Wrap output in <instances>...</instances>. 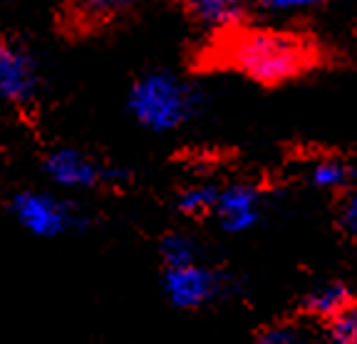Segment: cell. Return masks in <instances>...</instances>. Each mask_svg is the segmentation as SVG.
<instances>
[{"mask_svg":"<svg viewBox=\"0 0 357 344\" xmlns=\"http://www.w3.org/2000/svg\"><path fill=\"white\" fill-rule=\"evenodd\" d=\"M330 344H357V302L325 322Z\"/></svg>","mask_w":357,"mask_h":344,"instance_id":"obj_14","label":"cell"},{"mask_svg":"<svg viewBox=\"0 0 357 344\" xmlns=\"http://www.w3.org/2000/svg\"><path fill=\"white\" fill-rule=\"evenodd\" d=\"M266 213V196L251 181H234L223 183L221 198H218L216 213L211 221L223 233L229 235H243L251 233L253 228L263 221Z\"/></svg>","mask_w":357,"mask_h":344,"instance_id":"obj_7","label":"cell"},{"mask_svg":"<svg viewBox=\"0 0 357 344\" xmlns=\"http://www.w3.org/2000/svg\"><path fill=\"white\" fill-rule=\"evenodd\" d=\"M8 213L28 235L57 240L82 233L92 226V216L70 194L57 189H20L8 198Z\"/></svg>","mask_w":357,"mask_h":344,"instance_id":"obj_4","label":"cell"},{"mask_svg":"<svg viewBox=\"0 0 357 344\" xmlns=\"http://www.w3.org/2000/svg\"><path fill=\"white\" fill-rule=\"evenodd\" d=\"M43 95L40 62L22 42L6 38L0 47V102L15 109H33Z\"/></svg>","mask_w":357,"mask_h":344,"instance_id":"obj_6","label":"cell"},{"mask_svg":"<svg viewBox=\"0 0 357 344\" xmlns=\"http://www.w3.org/2000/svg\"><path fill=\"white\" fill-rule=\"evenodd\" d=\"M357 302L355 290L342 280H325V283L310 288L301 300V310L307 317L330 322L333 317H337L342 310Z\"/></svg>","mask_w":357,"mask_h":344,"instance_id":"obj_9","label":"cell"},{"mask_svg":"<svg viewBox=\"0 0 357 344\" xmlns=\"http://www.w3.org/2000/svg\"><path fill=\"white\" fill-rule=\"evenodd\" d=\"M184 6L199 28L226 35L248 25L253 0H184Z\"/></svg>","mask_w":357,"mask_h":344,"instance_id":"obj_8","label":"cell"},{"mask_svg":"<svg viewBox=\"0 0 357 344\" xmlns=\"http://www.w3.org/2000/svg\"><path fill=\"white\" fill-rule=\"evenodd\" d=\"M40 171L52 189L62 194H87V191H114L132 183L134 171L124 164L109 162L105 156L79 146H52L40 159Z\"/></svg>","mask_w":357,"mask_h":344,"instance_id":"obj_3","label":"cell"},{"mask_svg":"<svg viewBox=\"0 0 357 344\" xmlns=\"http://www.w3.org/2000/svg\"><path fill=\"white\" fill-rule=\"evenodd\" d=\"M337 221H340V228L345 230V233H350L357 238V181L342 194L340 216H337Z\"/></svg>","mask_w":357,"mask_h":344,"instance_id":"obj_17","label":"cell"},{"mask_svg":"<svg viewBox=\"0 0 357 344\" xmlns=\"http://www.w3.org/2000/svg\"><path fill=\"white\" fill-rule=\"evenodd\" d=\"M223 65L261 87H278L303 77L318 65V47L290 30L243 25L221 38Z\"/></svg>","mask_w":357,"mask_h":344,"instance_id":"obj_1","label":"cell"},{"mask_svg":"<svg viewBox=\"0 0 357 344\" xmlns=\"http://www.w3.org/2000/svg\"><path fill=\"white\" fill-rule=\"evenodd\" d=\"M256 8L271 15H303L328 6L330 0H253Z\"/></svg>","mask_w":357,"mask_h":344,"instance_id":"obj_16","label":"cell"},{"mask_svg":"<svg viewBox=\"0 0 357 344\" xmlns=\"http://www.w3.org/2000/svg\"><path fill=\"white\" fill-rule=\"evenodd\" d=\"M3 42H6V35H0V47H3Z\"/></svg>","mask_w":357,"mask_h":344,"instance_id":"obj_18","label":"cell"},{"mask_svg":"<svg viewBox=\"0 0 357 344\" xmlns=\"http://www.w3.org/2000/svg\"><path fill=\"white\" fill-rule=\"evenodd\" d=\"M248 344H303V329L296 322H273L258 329Z\"/></svg>","mask_w":357,"mask_h":344,"instance_id":"obj_15","label":"cell"},{"mask_svg":"<svg viewBox=\"0 0 357 344\" xmlns=\"http://www.w3.org/2000/svg\"><path fill=\"white\" fill-rule=\"evenodd\" d=\"M142 6V0H67V17L82 30H97L117 22Z\"/></svg>","mask_w":357,"mask_h":344,"instance_id":"obj_10","label":"cell"},{"mask_svg":"<svg viewBox=\"0 0 357 344\" xmlns=\"http://www.w3.org/2000/svg\"><path fill=\"white\" fill-rule=\"evenodd\" d=\"M234 290V280L226 270L208 260L181 267H162V292L172 307L181 312L204 310L223 300Z\"/></svg>","mask_w":357,"mask_h":344,"instance_id":"obj_5","label":"cell"},{"mask_svg":"<svg viewBox=\"0 0 357 344\" xmlns=\"http://www.w3.org/2000/svg\"><path fill=\"white\" fill-rule=\"evenodd\" d=\"M221 189L223 183L208 181V178H201V181H191L186 186H181L176 191V198H174L178 216L186 218V221H206V218H213L218 198H221Z\"/></svg>","mask_w":357,"mask_h":344,"instance_id":"obj_11","label":"cell"},{"mask_svg":"<svg viewBox=\"0 0 357 344\" xmlns=\"http://www.w3.org/2000/svg\"><path fill=\"white\" fill-rule=\"evenodd\" d=\"M124 107L144 132L167 136L199 117L201 92L176 72L151 70L129 84Z\"/></svg>","mask_w":357,"mask_h":344,"instance_id":"obj_2","label":"cell"},{"mask_svg":"<svg viewBox=\"0 0 357 344\" xmlns=\"http://www.w3.org/2000/svg\"><path fill=\"white\" fill-rule=\"evenodd\" d=\"M307 181L312 189L330 191V194H345L357 181V171L342 156H320L307 169Z\"/></svg>","mask_w":357,"mask_h":344,"instance_id":"obj_12","label":"cell"},{"mask_svg":"<svg viewBox=\"0 0 357 344\" xmlns=\"http://www.w3.org/2000/svg\"><path fill=\"white\" fill-rule=\"evenodd\" d=\"M159 260L162 267H181L191 263L206 260L204 256V243L189 230H169L159 238Z\"/></svg>","mask_w":357,"mask_h":344,"instance_id":"obj_13","label":"cell"}]
</instances>
